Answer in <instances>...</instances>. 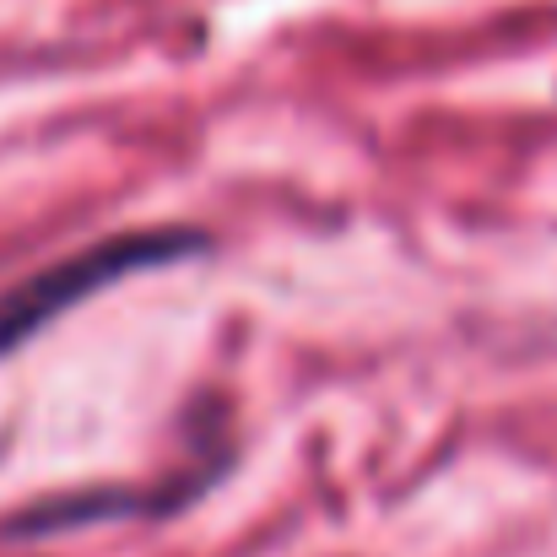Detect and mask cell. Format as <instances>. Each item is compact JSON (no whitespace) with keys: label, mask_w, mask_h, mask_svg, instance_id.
<instances>
[{"label":"cell","mask_w":557,"mask_h":557,"mask_svg":"<svg viewBox=\"0 0 557 557\" xmlns=\"http://www.w3.org/2000/svg\"><path fill=\"white\" fill-rule=\"evenodd\" d=\"M200 249H211V238L195 233V227H141V233L98 238L82 255H65V260L22 276L16 287L0 293V358H11L16 347H27L44 325H54L76 304L98 298L103 287H114V282H125L136 271H152V265L189 260Z\"/></svg>","instance_id":"6da1fadb"}]
</instances>
